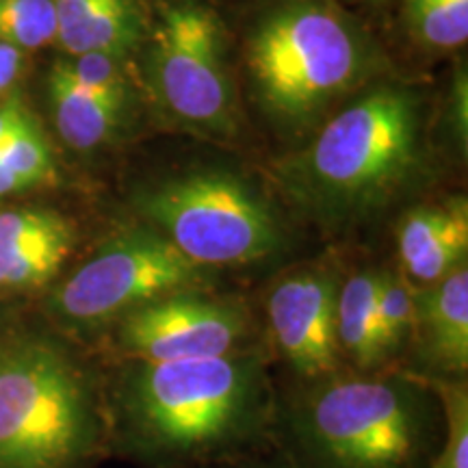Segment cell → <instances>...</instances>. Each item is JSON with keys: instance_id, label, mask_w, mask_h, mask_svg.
<instances>
[{"instance_id": "obj_11", "label": "cell", "mask_w": 468, "mask_h": 468, "mask_svg": "<svg viewBox=\"0 0 468 468\" xmlns=\"http://www.w3.org/2000/svg\"><path fill=\"white\" fill-rule=\"evenodd\" d=\"M74 248L72 224L48 208L0 213V289H37L57 276Z\"/></svg>"}, {"instance_id": "obj_8", "label": "cell", "mask_w": 468, "mask_h": 468, "mask_svg": "<svg viewBox=\"0 0 468 468\" xmlns=\"http://www.w3.org/2000/svg\"><path fill=\"white\" fill-rule=\"evenodd\" d=\"M215 16L196 5L167 9L152 33L150 80L163 107L185 124L226 131L232 91Z\"/></svg>"}, {"instance_id": "obj_24", "label": "cell", "mask_w": 468, "mask_h": 468, "mask_svg": "<svg viewBox=\"0 0 468 468\" xmlns=\"http://www.w3.org/2000/svg\"><path fill=\"white\" fill-rule=\"evenodd\" d=\"M28 117H31V113H28L25 104L16 101V98L14 101L0 104V144H3L11 133L25 124Z\"/></svg>"}, {"instance_id": "obj_22", "label": "cell", "mask_w": 468, "mask_h": 468, "mask_svg": "<svg viewBox=\"0 0 468 468\" xmlns=\"http://www.w3.org/2000/svg\"><path fill=\"white\" fill-rule=\"evenodd\" d=\"M61 63L76 83L101 91H126L120 57L102 55V52H87V55L74 57Z\"/></svg>"}, {"instance_id": "obj_19", "label": "cell", "mask_w": 468, "mask_h": 468, "mask_svg": "<svg viewBox=\"0 0 468 468\" xmlns=\"http://www.w3.org/2000/svg\"><path fill=\"white\" fill-rule=\"evenodd\" d=\"M0 165L27 180L31 186L48 185L55 180V163L48 144L35 124L33 115L0 144Z\"/></svg>"}, {"instance_id": "obj_16", "label": "cell", "mask_w": 468, "mask_h": 468, "mask_svg": "<svg viewBox=\"0 0 468 468\" xmlns=\"http://www.w3.org/2000/svg\"><path fill=\"white\" fill-rule=\"evenodd\" d=\"M379 278L382 273L376 271L356 273L336 292L338 349L362 368L376 367L386 358L378 321Z\"/></svg>"}, {"instance_id": "obj_5", "label": "cell", "mask_w": 468, "mask_h": 468, "mask_svg": "<svg viewBox=\"0 0 468 468\" xmlns=\"http://www.w3.org/2000/svg\"><path fill=\"white\" fill-rule=\"evenodd\" d=\"M423 430V406L403 379L332 378L302 412V436L324 468H412Z\"/></svg>"}, {"instance_id": "obj_18", "label": "cell", "mask_w": 468, "mask_h": 468, "mask_svg": "<svg viewBox=\"0 0 468 468\" xmlns=\"http://www.w3.org/2000/svg\"><path fill=\"white\" fill-rule=\"evenodd\" d=\"M410 20L425 44L458 48L468 39V0H410Z\"/></svg>"}, {"instance_id": "obj_4", "label": "cell", "mask_w": 468, "mask_h": 468, "mask_svg": "<svg viewBox=\"0 0 468 468\" xmlns=\"http://www.w3.org/2000/svg\"><path fill=\"white\" fill-rule=\"evenodd\" d=\"M248 66L269 111L306 117L349 90L365 66V50L335 9L295 3L261 22L250 42Z\"/></svg>"}, {"instance_id": "obj_15", "label": "cell", "mask_w": 468, "mask_h": 468, "mask_svg": "<svg viewBox=\"0 0 468 468\" xmlns=\"http://www.w3.org/2000/svg\"><path fill=\"white\" fill-rule=\"evenodd\" d=\"M48 93L57 131L74 150H93L107 142L126 102V91H101L76 83L61 61L50 69Z\"/></svg>"}, {"instance_id": "obj_6", "label": "cell", "mask_w": 468, "mask_h": 468, "mask_svg": "<svg viewBox=\"0 0 468 468\" xmlns=\"http://www.w3.org/2000/svg\"><path fill=\"white\" fill-rule=\"evenodd\" d=\"M137 207L176 250L200 267L248 265L280 248V226L248 185L221 172L167 180Z\"/></svg>"}, {"instance_id": "obj_20", "label": "cell", "mask_w": 468, "mask_h": 468, "mask_svg": "<svg viewBox=\"0 0 468 468\" xmlns=\"http://www.w3.org/2000/svg\"><path fill=\"white\" fill-rule=\"evenodd\" d=\"M378 321L384 356L395 354L408 341V336L414 335L417 303H414V291L410 289L408 282L382 273L378 295Z\"/></svg>"}, {"instance_id": "obj_10", "label": "cell", "mask_w": 468, "mask_h": 468, "mask_svg": "<svg viewBox=\"0 0 468 468\" xmlns=\"http://www.w3.org/2000/svg\"><path fill=\"white\" fill-rule=\"evenodd\" d=\"M336 292L327 273L306 269L280 280L269 295L273 341L303 378L335 376L338 368Z\"/></svg>"}, {"instance_id": "obj_14", "label": "cell", "mask_w": 468, "mask_h": 468, "mask_svg": "<svg viewBox=\"0 0 468 468\" xmlns=\"http://www.w3.org/2000/svg\"><path fill=\"white\" fill-rule=\"evenodd\" d=\"M57 42L72 57L87 52L122 57L139 37V16L131 0H50Z\"/></svg>"}, {"instance_id": "obj_12", "label": "cell", "mask_w": 468, "mask_h": 468, "mask_svg": "<svg viewBox=\"0 0 468 468\" xmlns=\"http://www.w3.org/2000/svg\"><path fill=\"white\" fill-rule=\"evenodd\" d=\"M403 271L430 286L464 265L468 250V208L464 200L444 207H419L401 219L397 232Z\"/></svg>"}, {"instance_id": "obj_21", "label": "cell", "mask_w": 468, "mask_h": 468, "mask_svg": "<svg viewBox=\"0 0 468 468\" xmlns=\"http://www.w3.org/2000/svg\"><path fill=\"white\" fill-rule=\"evenodd\" d=\"M447 414V441L427 468H468V390L466 384L434 382Z\"/></svg>"}, {"instance_id": "obj_7", "label": "cell", "mask_w": 468, "mask_h": 468, "mask_svg": "<svg viewBox=\"0 0 468 468\" xmlns=\"http://www.w3.org/2000/svg\"><path fill=\"white\" fill-rule=\"evenodd\" d=\"M202 280L191 262L156 230H124L111 237L52 291L48 314L76 335L117 324L133 310Z\"/></svg>"}, {"instance_id": "obj_9", "label": "cell", "mask_w": 468, "mask_h": 468, "mask_svg": "<svg viewBox=\"0 0 468 468\" xmlns=\"http://www.w3.org/2000/svg\"><path fill=\"white\" fill-rule=\"evenodd\" d=\"M248 335L241 306L180 291L117 321V345L137 362H169L232 354Z\"/></svg>"}, {"instance_id": "obj_13", "label": "cell", "mask_w": 468, "mask_h": 468, "mask_svg": "<svg viewBox=\"0 0 468 468\" xmlns=\"http://www.w3.org/2000/svg\"><path fill=\"white\" fill-rule=\"evenodd\" d=\"M417 327L425 356L447 373H464L468 367V271L466 265L414 292Z\"/></svg>"}, {"instance_id": "obj_25", "label": "cell", "mask_w": 468, "mask_h": 468, "mask_svg": "<svg viewBox=\"0 0 468 468\" xmlns=\"http://www.w3.org/2000/svg\"><path fill=\"white\" fill-rule=\"evenodd\" d=\"M27 189H31V185H28L22 176L11 172L9 167L0 165V197L14 196V193H20Z\"/></svg>"}, {"instance_id": "obj_1", "label": "cell", "mask_w": 468, "mask_h": 468, "mask_svg": "<svg viewBox=\"0 0 468 468\" xmlns=\"http://www.w3.org/2000/svg\"><path fill=\"white\" fill-rule=\"evenodd\" d=\"M262 378L250 356L139 362L122 408L131 434L150 452L191 453L234 441L261 406Z\"/></svg>"}, {"instance_id": "obj_3", "label": "cell", "mask_w": 468, "mask_h": 468, "mask_svg": "<svg viewBox=\"0 0 468 468\" xmlns=\"http://www.w3.org/2000/svg\"><path fill=\"white\" fill-rule=\"evenodd\" d=\"M417 115L406 93L379 90L341 111L297 169L303 193L327 213L373 207L412 167Z\"/></svg>"}, {"instance_id": "obj_2", "label": "cell", "mask_w": 468, "mask_h": 468, "mask_svg": "<svg viewBox=\"0 0 468 468\" xmlns=\"http://www.w3.org/2000/svg\"><path fill=\"white\" fill-rule=\"evenodd\" d=\"M91 438L90 395L61 349L37 338L0 349V468H74Z\"/></svg>"}, {"instance_id": "obj_17", "label": "cell", "mask_w": 468, "mask_h": 468, "mask_svg": "<svg viewBox=\"0 0 468 468\" xmlns=\"http://www.w3.org/2000/svg\"><path fill=\"white\" fill-rule=\"evenodd\" d=\"M57 39L50 0H0V44L35 50Z\"/></svg>"}, {"instance_id": "obj_23", "label": "cell", "mask_w": 468, "mask_h": 468, "mask_svg": "<svg viewBox=\"0 0 468 468\" xmlns=\"http://www.w3.org/2000/svg\"><path fill=\"white\" fill-rule=\"evenodd\" d=\"M25 66V55L14 46L0 44V96H5L16 83Z\"/></svg>"}]
</instances>
